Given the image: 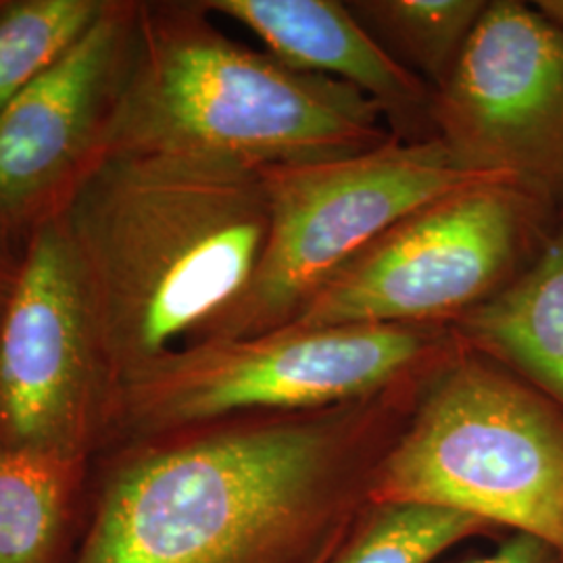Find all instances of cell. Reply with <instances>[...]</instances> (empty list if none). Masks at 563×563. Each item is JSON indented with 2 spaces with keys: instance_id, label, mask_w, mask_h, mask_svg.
Returning <instances> with one entry per match:
<instances>
[{
  "instance_id": "obj_4",
  "label": "cell",
  "mask_w": 563,
  "mask_h": 563,
  "mask_svg": "<svg viewBox=\"0 0 563 563\" xmlns=\"http://www.w3.org/2000/svg\"><path fill=\"white\" fill-rule=\"evenodd\" d=\"M455 357L439 334L416 325L280 328L190 342L118 386L104 451L236 416L363 401Z\"/></svg>"
},
{
  "instance_id": "obj_7",
  "label": "cell",
  "mask_w": 563,
  "mask_h": 563,
  "mask_svg": "<svg viewBox=\"0 0 563 563\" xmlns=\"http://www.w3.org/2000/svg\"><path fill=\"white\" fill-rule=\"evenodd\" d=\"M115 380L57 216L30 230L0 311V443L90 465L109 439Z\"/></svg>"
},
{
  "instance_id": "obj_2",
  "label": "cell",
  "mask_w": 563,
  "mask_h": 563,
  "mask_svg": "<svg viewBox=\"0 0 563 563\" xmlns=\"http://www.w3.org/2000/svg\"><path fill=\"white\" fill-rule=\"evenodd\" d=\"M53 216L115 386L195 341L241 297L269 228L260 167L144 151L97 155Z\"/></svg>"
},
{
  "instance_id": "obj_5",
  "label": "cell",
  "mask_w": 563,
  "mask_h": 563,
  "mask_svg": "<svg viewBox=\"0 0 563 563\" xmlns=\"http://www.w3.org/2000/svg\"><path fill=\"white\" fill-rule=\"evenodd\" d=\"M369 504L455 509L563 555V418L518 380L457 355L384 457Z\"/></svg>"
},
{
  "instance_id": "obj_16",
  "label": "cell",
  "mask_w": 563,
  "mask_h": 563,
  "mask_svg": "<svg viewBox=\"0 0 563 563\" xmlns=\"http://www.w3.org/2000/svg\"><path fill=\"white\" fill-rule=\"evenodd\" d=\"M351 9L441 88L486 4L481 0H372L355 2Z\"/></svg>"
},
{
  "instance_id": "obj_13",
  "label": "cell",
  "mask_w": 563,
  "mask_h": 563,
  "mask_svg": "<svg viewBox=\"0 0 563 563\" xmlns=\"http://www.w3.org/2000/svg\"><path fill=\"white\" fill-rule=\"evenodd\" d=\"M90 465L0 443V563H67L80 532Z\"/></svg>"
},
{
  "instance_id": "obj_19",
  "label": "cell",
  "mask_w": 563,
  "mask_h": 563,
  "mask_svg": "<svg viewBox=\"0 0 563 563\" xmlns=\"http://www.w3.org/2000/svg\"><path fill=\"white\" fill-rule=\"evenodd\" d=\"M537 7L547 20L553 21L558 27L563 30V0H541V2H537Z\"/></svg>"
},
{
  "instance_id": "obj_18",
  "label": "cell",
  "mask_w": 563,
  "mask_h": 563,
  "mask_svg": "<svg viewBox=\"0 0 563 563\" xmlns=\"http://www.w3.org/2000/svg\"><path fill=\"white\" fill-rule=\"evenodd\" d=\"M21 255L13 253L11 249V236L0 230V311L7 302V297L11 292V286L18 276Z\"/></svg>"
},
{
  "instance_id": "obj_11",
  "label": "cell",
  "mask_w": 563,
  "mask_h": 563,
  "mask_svg": "<svg viewBox=\"0 0 563 563\" xmlns=\"http://www.w3.org/2000/svg\"><path fill=\"white\" fill-rule=\"evenodd\" d=\"M201 7L242 23L282 63L351 84L384 113H416L430 101L422 78L395 59L341 2L209 0Z\"/></svg>"
},
{
  "instance_id": "obj_6",
  "label": "cell",
  "mask_w": 563,
  "mask_h": 563,
  "mask_svg": "<svg viewBox=\"0 0 563 563\" xmlns=\"http://www.w3.org/2000/svg\"><path fill=\"white\" fill-rule=\"evenodd\" d=\"M262 174L269 228L260 263L241 297L192 342L280 330L323 282L407 216L463 190L507 181L470 167L439 136L388 139L355 155L269 165Z\"/></svg>"
},
{
  "instance_id": "obj_10",
  "label": "cell",
  "mask_w": 563,
  "mask_h": 563,
  "mask_svg": "<svg viewBox=\"0 0 563 563\" xmlns=\"http://www.w3.org/2000/svg\"><path fill=\"white\" fill-rule=\"evenodd\" d=\"M139 4L101 15L0 113V230H32L97 159L128 63Z\"/></svg>"
},
{
  "instance_id": "obj_12",
  "label": "cell",
  "mask_w": 563,
  "mask_h": 563,
  "mask_svg": "<svg viewBox=\"0 0 563 563\" xmlns=\"http://www.w3.org/2000/svg\"><path fill=\"white\" fill-rule=\"evenodd\" d=\"M463 332L563 407V234L520 280L467 311Z\"/></svg>"
},
{
  "instance_id": "obj_8",
  "label": "cell",
  "mask_w": 563,
  "mask_h": 563,
  "mask_svg": "<svg viewBox=\"0 0 563 563\" xmlns=\"http://www.w3.org/2000/svg\"><path fill=\"white\" fill-rule=\"evenodd\" d=\"M522 192L493 181L426 205L342 265L282 328L411 325L483 302L516 255Z\"/></svg>"
},
{
  "instance_id": "obj_15",
  "label": "cell",
  "mask_w": 563,
  "mask_h": 563,
  "mask_svg": "<svg viewBox=\"0 0 563 563\" xmlns=\"http://www.w3.org/2000/svg\"><path fill=\"white\" fill-rule=\"evenodd\" d=\"M104 0L0 2V113L80 38Z\"/></svg>"
},
{
  "instance_id": "obj_14",
  "label": "cell",
  "mask_w": 563,
  "mask_h": 563,
  "mask_svg": "<svg viewBox=\"0 0 563 563\" xmlns=\"http://www.w3.org/2000/svg\"><path fill=\"white\" fill-rule=\"evenodd\" d=\"M497 528L455 509L369 504L325 563H430L449 547Z\"/></svg>"
},
{
  "instance_id": "obj_9",
  "label": "cell",
  "mask_w": 563,
  "mask_h": 563,
  "mask_svg": "<svg viewBox=\"0 0 563 563\" xmlns=\"http://www.w3.org/2000/svg\"><path fill=\"white\" fill-rule=\"evenodd\" d=\"M439 139L520 188L563 181V30L537 9L486 4L432 99Z\"/></svg>"
},
{
  "instance_id": "obj_1",
  "label": "cell",
  "mask_w": 563,
  "mask_h": 563,
  "mask_svg": "<svg viewBox=\"0 0 563 563\" xmlns=\"http://www.w3.org/2000/svg\"><path fill=\"white\" fill-rule=\"evenodd\" d=\"M434 376L363 401L236 416L104 451L90 465L67 563L328 562Z\"/></svg>"
},
{
  "instance_id": "obj_3",
  "label": "cell",
  "mask_w": 563,
  "mask_h": 563,
  "mask_svg": "<svg viewBox=\"0 0 563 563\" xmlns=\"http://www.w3.org/2000/svg\"><path fill=\"white\" fill-rule=\"evenodd\" d=\"M383 113L351 84L230 41L201 4H139L99 155L180 153L260 169L318 162L388 141Z\"/></svg>"
},
{
  "instance_id": "obj_20",
  "label": "cell",
  "mask_w": 563,
  "mask_h": 563,
  "mask_svg": "<svg viewBox=\"0 0 563 563\" xmlns=\"http://www.w3.org/2000/svg\"><path fill=\"white\" fill-rule=\"evenodd\" d=\"M323 563H325V562H323Z\"/></svg>"
},
{
  "instance_id": "obj_17",
  "label": "cell",
  "mask_w": 563,
  "mask_h": 563,
  "mask_svg": "<svg viewBox=\"0 0 563 563\" xmlns=\"http://www.w3.org/2000/svg\"><path fill=\"white\" fill-rule=\"evenodd\" d=\"M467 563H563V555L537 537L516 532L495 553Z\"/></svg>"
}]
</instances>
